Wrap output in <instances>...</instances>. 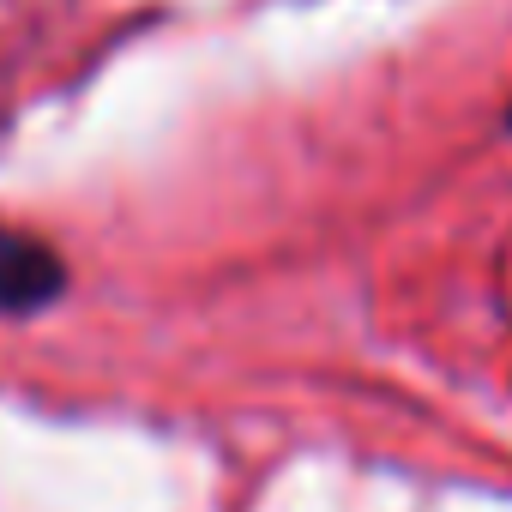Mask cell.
Instances as JSON below:
<instances>
[{"mask_svg":"<svg viewBox=\"0 0 512 512\" xmlns=\"http://www.w3.org/2000/svg\"><path fill=\"white\" fill-rule=\"evenodd\" d=\"M67 290V266L61 253L43 247L37 235L19 229H0V314H31L49 308Z\"/></svg>","mask_w":512,"mask_h":512,"instance_id":"cell-1","label":"cell"}]
</instances>
